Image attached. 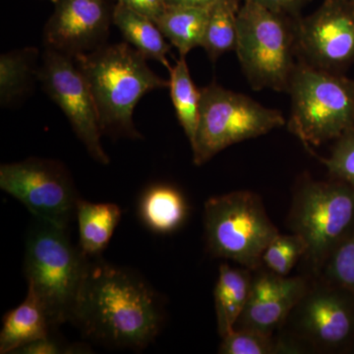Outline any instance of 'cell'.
<instances>
[{
	"mask_svg": "<svg viewBox=\"0 0 354 354\" xmlns=\"http://www.w3.org/2000/svg\"><path fill=\"white\" fill-rule=\"evenodd\" d=\"M72 321L84 335L114 348L143 349L162 327V307L151 286L123 268L90 263Z\"/></svg>",
	"mask_w": 354,
	"mask_h": 354,
	"instance_id": "cell-1",
	"label": "cell"
},
{
	"mask_svg": "<svg viewBox=\"0 0 354 354\" xmlns=\"http://www.w3.org/2000/svg\"><path fill=\"white\" fill-rule=\"evenodd\" d=\"M94 99L102 134L141 139L133 113L152 91L169 87L147 64V58L128 43L101 46L74 57Z\"/></svg>",
	"mask_w": 354,
	"mask_h": 354,
	"instance_id": "cell-2",
	"label": "cell"
},
{
	"mask_svg": "<svg viewBox=\"0 0 354 354\" xmlns=\"http://www.w3.org/2000/svg\"><path fill=\"white\" fill-rule=\"evenodd\" d=\"M67 230L36 218L26 245L28 290L43 304L53 327L72 321L90 264Z\"/></svg>",
	"mask_w": 354,
	"mask_h": 354,
	"instance_id": "cell-3",
	"label": "cell"
},
{
	"mask_svg": "<svg viewBox=\"0 0 354 354\" xmlns=\"http://www.w3.org/2000/svg\"><path fill=\"white\" fill-rule=\"evenodd\" d=\"M288 227L306 244L304 263L310 278L320 277L324 266L354 228V186L330 178L304 176L295 186Z\"/></svg>",
	"mask_w": 354,
	"mask_h": 354,
	"instance_id": "cell-4",
	"label": "cell"
},
{
	"mask_svg": "<svg viewBox=\"0 0 354 354\" xmlns=\"http://www.w3.org/2000/svg\"><path fill=\"white\" fill-rule=\"evenodd\" d=\"M288 130L304 145L320 146L354 128V83L335 72L297 64L288 88Z\"/></svg>",
	"mask_w": 354,
	"mask_h": 354,
	"instance_id": "cell-5",
	"label": "cell"
},
{
	"mask_svg": "<svg viewBox=\"0 0 354 354\" xmlns=\"http://www.w3.org/2000/svg\"><path fill=\"white\" fill-rule=\"evenodd\" d=\"M204 227L209 252L251 271L262 267L265 249L279 234L259 195L248 190L207 200Z\"/></svg>",
	"mask_w": 354,
	"mask_h": 354,
	"instance_id": "cell-6",
	"label": "cell"
},
{
	"mask_svg": "<svg viewBox=\"0 0 354 354\" xmlns=\"http://www.w3.org/2000/svg\"><path fill=\"white\" fill-rule=\"evenodd\" d=\"M295 50V25L286 15L243 0L237 13L235 51L254 90H288L297 66Z\"/></svg>",
	"mask_w": 354,
	"mask_h": 354,
	"instance_id": "cell-7",
	"label": "cell"
},
{
	"mask_svg": "<svg viewBox=\"0 0 354 354\" xmlns=\"http://www.w3.org/2000/svg\"><path fill=\"white\" fill-rule=\"evenodd\" d=\"M200 91L199 121L191 145L196 165L206 164L230 146L257 138L286 124L281 111L266 108L248 95L216 83Z\"/></svg>",
	"mask_w": 354,
	"mask_h": 354,
	"instance_id": "cell-8",
	"label": "cell"
},
{
	"mask_svg": "<svg viewBox=\"0 0 354 354\" xmlns=\"http://www.w3.org/2000/svg\"><path fill=\"white\" fill-rule=\"evenodd\" d=\"M281 330L297 353L353 351L354 295L321 277L311 278Z\"/></svg>",
	"mask_w": 354,
	"mask_h": 354,
	"instance_id": "cell-9",
	"label": "cell"
},
{
	"mask_svg": "<svg viewBox=\"0 0 354 354\" xmlns=\"http://www.w3.org/2000/svg\"><path fill=\"white\" fill-rule=\"evenodd\" d=\"M0 188L38 220L68 227L78 196L66 167L57 160L30 158L0 167Z\"/></svg>",
	"mask_w": 354,
	"mask_h": 354,
	"instance_id": "cell-10",
	"label": "cell"
},
{
	"mask_svg": "<svg viewBox=\"0 0 354 354\" xmlns=\"http://www.w3.org/2000/svg\"><path fill=\"white\" fill-rule=\"evenodd\" d=\"M44 92L64 111L91 157L109 165L102 145V128L92 93L74 57L46 48L38 72Z\"/></svg>",
	"mask_w": 354,
	"mask_h": 354,
	"instance_id": "cell-11",
	"label": "cell"
},
{
	"mask_svg": "<svg viewBox=\"0 0 354 354\" xmlns=\"http://www.w3.org/2000/svg\"><path fill=\"white\" fill-rule=\"evenodd\" d=\"M295 44L306 64L335 72L354 59V3L325 0L295 24Z\"/></svg>",
	"mask_w": 354,
	"mask_h": 354,
	"instance_id": "cell-12",
	"label": "cell"
},
{
	"mask_svg": "<svg viewBox=\"0 0 354 354\" xmlns=\"http://www.w3.org/2000/svg\"><path fill=\"white\" fill-rule=\"evenodd\" d=\"M55 12L44 29V44L75 57L104 46L113 12L108 0H57Z\"/></svg>",
	"mask_w": 354,
	"mask_h": 354,
	"instance_id": "cell-13",
	"label": "cell"
},
{
	"mask_svg": "<svg viewBox=\"0 0 354 354\" xmlns=\"http://www.w3.org/2000/svg\"><path fill=\"white\" fill-rule=\"evenodd\" d=\"M310 279V277L279 276L263 266L255 270L248 301L235 328L274 335L285 325L308 288Z\"/></svg>",
	"mask_w": 354,
	"mask_h": 354,
	"instance_id": "cell-14",
	"label": "cell"
},
{
	"mask_svg": "<svg viewBox=\"0 0 354 354\" xmlns=\"http://www.w3.org/2000/svg\"><path fill=\"white\" fill-rule=\"evenodd\" d=\"M51 325L43 304L28 290L24 301L4 316L0 353H15L25 344L50 335Z\"/></svg>",
	"mask_w": 354,
	"mask_h": 354,
	"instance_id": "cell-15",
	"label": "cell"
},
{
	"mask_svg": "<svg viewBox=\"0 0 354 354\" xmlns=\"http://www.w3.org/2000/svg\"><path fill=\"white\" fill-rule=\"evenodd\" d=\"M252 278L253 271L246 268L237 269L227 264L221 265L214 293L216 326L221 337L234 329L245 309Z\"/></svg>",
	"mask_w": 354,
	"mask_h": 354,
	"instance_id": "cell-16",
	"label": "cell"
},
{
	"mask_svg": "<svg viewBox=\"0 0 354 354\" xmlns=\"http://www.w3.org/2000/svg\"><path fill=\"white\" fill-rule=\"evenodd\" d=\"M140 218L149 230L160 234L176 232L188 216L185 198L174 186H151L140 198Z\"/></svg>",
	"mask_w": 354,
	"mask_h": 354,
	"instance_id": "cell-17",
	"label": "cell"
},
{
	"mask_svg": "<svg viewBox=\"0 0 354 354\" xmlns=\"http://www.w3.org/2000/svg\"><path fill=\"white\" fill-rule=\"evenodd\" d=\"M113 23L127 43L139 50L147 59L157 60L171 69L167 57L171 46L167 43V39L155 21L118 2L113 11Z\"/></svg>",
	"mask_w": 354,
	"mask_h": 354,
	"instance_id": "cell-18",
	"label": "cell"
},
{
	"mask_svg": "<svg viewBox=\"0 0 354 354\" xmlns=\"http://www.w3.org/2000/svg\"><path fill=\"white\" fill-rule=\"evenodd\" d=\"M79 247L85 255H99L109 245L120 221L121 209L113 203H91L78 199Z\"/></svg>",
	"mask_w": 354,
	"mask_h": 354,
	"instance_id": "cell-19",
	"label": "cell"
},
{
	"mask_svg": "<svg viewBox=\"0 0 354 354\" xmlns=\"http://www.w3.org/2000/svg\"><path fill=\"white\" fill-rule=\"evenodd\" d=\"M211 7L167 6L156 24L180 57L202 46Z\"/></svg>",
	"mask_w": 354,
	"mask_h": 354,
	"instance_id": "cell-20",
	"label": "cell"
},
{
	"mask_svg": "<svg viewBox=\"0 0 354 354\" xmlns=\"http://www.w3.org/2000/svg\"><path fill=\"white\" fill-rule=\"evenodd\" d=\"M39 50L25 48L9 51L0 57V104L11 106L27 95L38 80Z\"/></svg>",
	"mask_w": 354,
	"mask_h": 354,
	"instance_id": "cell-21",
	"label": "cell"
},
{
	"mask_svg": "<svg viewBox=\"0 0 354 354\" xmlns=\"http://www.w3.org/2000/svg\"><path fill=\"white\" fill-rule=\"evenodd\" d=\"M169 71V88L176 118L192 145L199 121L201 91L198 90L191 78L186 57H179Z\"/></svg>",
	"mask_w": 354,
	"mask_h": 354,
	"instance_id": "cell-22",
	"label": "cell"
},
{
	"mask_svg": "<svg viewBox=\"0 0 354 354\" xmlns=\"http://www.w3.org/2000/svg\"><path fill=\"white\" fill-rule=\"evenodd\" d=\"M239 9V0H221L209 8L202 48L213 62L228 51L235 50Z\"/></svg>",
	"mask_w": 354,
	"mask_h": 354,
	"instance_id": "cell-23",
	"label": "cell"
},
{
	"mask_svg": "<svg viewBox=\"0 0 354 354\" xmlns=\"http://www.w3.org/2000/svg\"><path fill=\"white\" fill-rule=\"evenodd\" d=\"M221 339L223 341L218 348V353L221 354L295 353L290 344L281 335L274 337L257 330L235 328Z\"/></svg>",
	"mask_w": 354,
	"mask_h": 354,
	"instance_id": "cell-24",
	"label": "cell"
},
{
	"mask_svg": "<svg viewBox=\"0 0 354 354\" xmlns=\"http://www.w3.org/2000/svg\"><path fill=\"white\" fill-rule=\"evenodd\" d=\"M306 249L299 235L279 234L265 249L262 266L279 276H290L293 268L304 259Z\"/></svg>",
	"mask_w": 354,
	"mask_h": 354,
	"instance_id": "cell-25",
	"label": "cell"
},
{
	"mask_svg": "<svg viewBox=\"0 0 354 354\" xmlns=\"http://www.w3.org/2000/svg\"><path fill=\"white\" fill-rule=\"evenodd\" d=\"M320 277L354 295V228L330 255Z\"/></svg>",
	"mask_w": 354,
	"mask_h": 354,
	"instance_id": "cell-26",
	"label": "cell"
},
{
	"mask_svg": "<svg viewBox=\"0 0 354 354\" xmlns=\"http://www.w3.org/2000/svg\"><path fill=\"white\" fill-rule=\"evenodd\" d=\"M330 178L354 186V128L335 139L330 157L319 158Z\"/></svg>",
	"mask_w": 354,
	"mask_h": 354,
	"instance_id": "cell-27",
	"label": "cell"
},
{
	"mask_svg": "<svg viewBox=\"0 0 354 354\" xmlns=\"http://www.w3.org/2000/svg\"><path fill=\"white\" fill-rule=\"evenodd\" d=\"M76 348H65L62 342L51 339L50 335L36 341L25 344L24 346L18 349L15 353L20 354H62L75 353Z\"/></svg>",
	"mask_w": 354,
	"mask_h": 354,
	"instance_id": "cell-28",
	"label": "cell"
},
{
	"mask_svg": "<svg viewBox=\"0 0 354 354\" xmlns=\"http://www.w3.org/2000/svg\"><path fill=\"white\" fill-rule=\"evenodd\" d=\"M118 2L155 22L167 8L165 0H118Z\"/></svg>",
	"mask_w": 354,
	"mask_h": 354,
	"instance_id": "cell-29",
	"label": "cell"
},
{
	"mask_svg": "<svg viewBox=\"0 0 354 354\" xmlns=\"http://www.w3.org/2000/svg\"><path fill=\"white\" fill-rule=\"evenodd\" d=\"M271 9L274 12L283 15H295L299 11L300 6L304 0H251Z\"/></svg>",
	"mask_w": 354,
	"mask_h": 354,
	"instance_id": "cell-30",
	"label": "cell"
},
{
	"mask_svg": "<svg viewBox=\"0 0 354 354\" xmlns=\"http://www.w3.org/2000/svg\"><path fill=\"white\" fill-rule=\"evenodd\" d=\"M221 0H165L167 6L211 7Z\"/></svg>",
	"mask_w": 354,
	"mask_h": 354,
	"instance_id": "cell-31",
	"label": "cell"
},
{
	"mask_svg": "<svg viewBox=\"0 0 354 354\" xmlns=\"http://www.w3.org/2000/svg\"><path fill=\"white\" fill-rule=\"evenodd\" d=\"M48 1H51L53 2V3H55V2L57 1V0H48Z\"/></svg>",
	"mask_w": 354,
	"mask_h": 354,
	"instance_id": "cell-32",
	"label": "cell"
},
{
	"mask_svg": "<svg viewBox=\"0 0 354 354\" xmlns=\"http://www.w3.org/2000/svg\"><path fill=\"white\" fill-rule=\"evenodd\" d=\"M349 1H351L353 3H354V0H349Z\"/></svg>",
	"mask_w": 354,
	"mask_h": 354,
	"instance_id": "cell-33",
	"label": "cell"
},
{
	"mask_svg": "<svg viewBox=\"0 0 354 354\" xmlns=\"http://www.w3.org/2000/svg\"><path fill=\"white\" fill-rule=\"evenodd\" d=\"M353 353H354V348H353Z\"/></svg>",
	"mask_w": 354,
	"mask_h": 354,
	"instance_id": "cell-34",
	"label": "cell"
}]
</instances>
